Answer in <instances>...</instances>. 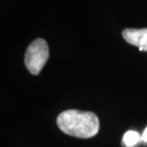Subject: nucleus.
I'll return each instance as SVG.
<instances>
[{"label":"nucleus","mask_w":147,"mask_h":147,"mask_svg":"<svg viewBox=\"0 0 147 147\" xmlns=\"http://www.w3.org/2000/svg\"><path fill=\"white\" fill-rule=\"evenodd\" d=\"M140 139H142V137H140V135L137 131L130 130L124 134L122 142L123 144L126 147H133L139 142Z\"/></svg>","instance_id":"4"},{"label":"nucleus","mask_w":147,"mask_h":147,"mask_svg":"<svg viewBox=\"0 0 147 147\" xmlns=\"http://www.w3.org/2000/svg\"><path fill=\"white\" fill-rule=\"evenodd\" d=\"M57 126L66 135L89 139L96 136L99 129V121L95 113L69 109L61 112L57 119Z\"/></svg>","instance_id":"1"},{"label":"nucleus","mask_w":147,"mask_h":147,"mask_svg":"<svg viewBox=\"0 0 147 147\" xmlns=\"http://www.w3.org/2000/svg\"><path fill=\"white\" fill-rule=\"evenodd\" d=\"M122 37L127 43L137 47L140 51H147V29H125Z\"/></svg>","instance_id":"3"},{"label":"nucleus","mask_w":147,"mask_h":147,"mask_svg":"<svg viewBox=\"0 0 147 147\" xmlns=\"http://www.w3.org/2000/svg\"><path fill=\"white\" fill-rule=\"evenodd\" d=\"M49 59L48 44L42 38L34 40L25 53V65L34 75L39 74Z\"/></svg>","instance_id":"2"},{"label":"nucleus","mask_w":147,"mask_h":147,"mask_svg":"<svg viewBox=\"0 0 147 147\" xmlns=\"http://www.w3.org/2000/svg\"><path fill=\"white\" fill-rule=\"evenodd\" d=\"M142 142H144L147 143V127L145 128V130H144V132H143L142 134Z\"/></svg>","instance_id":"5"}]
</instances>
